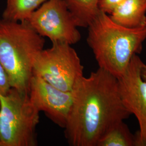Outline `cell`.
Returning a JSON list of instances; mask_svg holds the SVG:
<instances>
[{"mask_svg":"<svg viewBox=\"0 0 146 146\" xmlns=\"http://www.w3.org/2000/svg\"><path fill=\"white\" fill-rule=\"evenodd\" d=\"M73 92V104L64 128L70 146H98L113 126L131 115L122 102L117 78L102 68L84 76Z\"/></svg>","mask_w":146,"mask_h":146,"instance_id":"obj_1","label":"cell"},{"mask_svg":"<svg viewBox=\"0 0 146 146\" xmlns=\"http://www.w3.org/2000/svg\"><path fill=\"white\" fill-rule=\"evenodd\" d=\"M87 28V42L99 68L117 78L125 73L133 56L141 52L146 39V26H121L100 11Z\"/></svg>","mask_w":146,"mask_h":146,"instance_id":"obj_2","label":"cell"},{"mask_svg":"<svg viewBox=\"0 0 146 146\" xmlns=\"http://www.w3.org/2000/svg\"><path fill=\"white\" fill-rule=\"evenodd\" d=\"M44 43L28 22L0 19V64L11 88L29 94L33 64Z\"/></svg>","mask_w":146,"mask_h":146,"instance_id":"obj_3","label":"cell"},{"mask_svg":"<svg viewBox=\"0 0 146 146\" xmlns=\"http://www.w3.org/2000/svg\"><path fill=\"white\" fill-rule=\"evenodd\" d=\"M40 111L29 94L11 88L0 97V146H36Z\"/></svg>","mask_w":146,"mask_h":146,"instance_id":"obj_4","label":"cell"},{"mask_svg":"<svg viewBox=\"0 0 146 146\" xmlns=\"http://www.w3.org/2000/svg\"><path fill=\"white\" fill-rule=\"evenodd\" d=\"M84 69L72 45L52 43V47L43 49L35 58L33 75L43 78L61 90L73 92L84 76Z\"/></svg>","mask_w":146,"mask_h":146,"instance_id":"obj_5","label":"cell"},{"mask_svg":"<svg viewBox=\"0 0 146 146\" xmlns=\"http://www.w3.org/2000/svg\"><path fill=\"white\" fill-rule=\"evenodd\" d=\"M27 22L37 33L52 43L73 45L81 38L73 15L64 0H47Z\"/></svg>","mask_w":146,"mask_h":146,"instance_id":"obj_6","label":"cell"},{"mask_svg":"<svg viewBox=\"0 0 146 146\" xmlns=\"http://www.w3.org/2000/svg\"><path fill=\"white\" fill-rule=\"evenodd\" d=\"M143 63L137 55H134L125 73L117 78L122 102L139 122L136 146H146V81L141 76Z\"/></svg>","mask_w":146,"mask_h":146,"instance_id":"obj_7","label":"cell"},{"mask_svg":"<svg viewBox=\"0 0 146 146\" xmlns=\"http://www.w3.org/2000/svg\"><path fill=\"white\" fill-rule=\"evenodd\" d=\"M29 98L40 112L43 111L55 125L65 128L73 104V92L61 90L43 78L33 75Z\"/></svg>","mask_w":146,"mask_h":146,"instance_id":"obj_8","label":"cell"},{"mask_svg":"<svg viewBox=\"0 0 146 146\" xmlns=\"http://www.w3.org/2000/svg\"><path fill=\"white\" fill-rule=\"evenodd\" d=\"M121 26L140 28L146 26V0H125L110 15Z\"/></svg>","mask_w":146,"mask_h":146,"instance_id":"obj_9","label":"cell"},{"mask_svg":"<svg viewBox=\"0 0 146 146\" xmlns=\"http://www.w3.org/2000/svg\"><path fill=\"white\" fill-rule=\"evenodd\" d=\"M78 27L87 28L100 12L99 0H64Z\"/></svg>","mask_w":146,"mask_h":146,"instance_id":"obj_10","label":"cell"},{"mask_svg":"<svg viewBox=\"0 0 146 146\" xmlns=\"http://www.w3.org/2000/svg\"><path fill=\"white\" fill-rule=\"evenodd\" d=\"M47 0H6L2 19L15 22L26 21L31 14Z\"/></svg>","mask_w":146,"mask_h":146,"instance_id":"obj_11","label":"cell"},{"mask_svg":"<svg viewBox=\"0 0 146 146\" xmlns=\"http://www.w3.org/2000/svg\"><path fill=\"white\" fill-rule=\"evenodd\" d=\"M97 146H136V135L131 133L124 121H121L105 134Z\"/></svg>","mask_w":146,"mask_h":146,"instance_id":"obj_12","label":"cell"},{"mask_svg":"<svg viewBox=\"0 0 146 146\" xmlns=\"http://www.w3.org/2000/svg\"><path fill=\"white\" fill-rule=\"evenodd\" d=\"M125 0H99L98 8L100 11L110 15Z\"/></svg>","mask_w":146,"mask_h":146,"instance_id":"obj_13","label":"cell"},{"mask_svg":"<svg viewBox=\"0 0 146 146\" xmlns=\"http://www.w3.org/2000/svg\"><path fill=\"white\" fill-rule=\"evenodd\" d=\"M11 89L7 74L0 64V97L7 94Z\"/></svg>","mask_w":146,"mask_h":146,"instance_id":"obj_14","label":"cell"},{"mask_svg":"<svg viewBox=\"0 0 146 146\" xmlns=\"http://www.w3.org/2000/svg\"><path fill=\"white\" fill-rule=\"evenodd\" d=\"M141 76L142 78L146 81V64L143 63L141 68Z\"/></svg>","mask_w":146,"mask_h":146,"instance_id":"obj_15","label":"cell"}]
</instances>
